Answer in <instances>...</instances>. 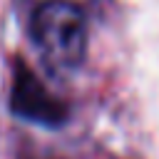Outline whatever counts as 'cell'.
I'll list each match as a JSON object with an SVG mask.
<instances>
[{
	"label": "cell",
	"instance_id": "6da1fadb",
	"mask_svg": "<svg viewBox=\"0 0 159 159\" xmlns=\"http://www.w3.org/2000/svg\"><path fill=\"white\" fill-rule=\"evenodd\" d=\"M32 37L42 60L52 70H75L87 50L84 12L70 0H47L35 10Z\"/></svg>",
	"mask_w": 159,
	"mask_h": 159
},
{
	"label": "cell",
	"instance_id": "7a4b0ae2",
	"mask_svg": "<svg viewBox=\"0 0 159 159\" xmlns=\"http://www.w3.org/2000/svg\"><path fill=\"white\" fill-rule=\"evenodd\" d=\"M10 109H12V114H17L22 119L40 122V124H47V127H57L67 117L65 104L57 102L47 92V87L35 77V72L30 67H25L22 62H15Z\"/></svg>",
	"mask_w": 159,
	"mask_h": 159
}]
</instances>
